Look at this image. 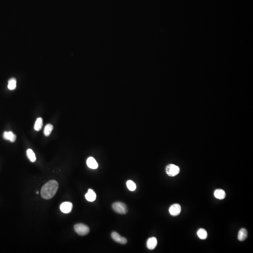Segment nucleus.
Here are the masks:
<instances>
[{
	"label": "nucleus",
	"mask_w": 253,
	"mask_h": 253,
	"mask_svg": "<svg viewBox=\"0 0 253 253\" xmlns=\"http://www.w3.org/2000/svg\"><path fill=\"white\" fill-rule=\"evenodd\" d=\"M111 237L114 241L120 244L124 245L127 243V239L120 236L119 234L116 231H114L112 233Z\"/></svg>",
	"instance_id": "5"
},
{
	"label": "nucleus",
	"mask_w": 253,
	"mask_h": 253,
	"mask_svg": "<svg viewBox=\"0 0 253 253\" xmlns=\"http://www.w3.org/2000/svg\"><path fill=\"white\" fill-rule=\"evenodd\" d=\"M72 208V203L68 202H66L61 203L60 207L61 212L65 214L70 213L71 211Z\"/></svg>",
	"instance_id": "7"
},
{
	"label": "nucleus",
	"mask_w": 253,
	"mask_h": 253,
	"mask_svg": "<svg viewBox=\"0 0 253 253\" xmlns=\"http://www.w3.org/2000/svg\"><path fill=\"white\" fill-rule=\"evenodd\" d=\"M182 210L181 206L179 204H174L171 206L169 208V213L172 216H178L180 214Z\"/></svg>",
	"instance_id": "6"
},
{
	"label": "nucleus",
	"mask_w": 253,
	"mask_h": 253,
	"mask_svg": "<svg viewBox=\"0 0 253 253\" xmlns=\"http://www.w3.org/2000/svg\"><path fill=\"white\" fill-rule=\"evenodd\" d=\"M26 155L29 159L32 162H34L36 160V157L34 151L31 149H29L26 151Z\"/></svg>",
	"instance_id": "14"
},
{
	"label": "nucleus",
	"mask_w": 253,
	"mask_h": 253,
	"mask_svg": "<svg viewBox=\"0 0 253 253\" xmlns=\"http://www.w3.org/2000/svg\"><path fill=\"white\" fill-rule=\"evenodd\" d=\"M53 127L51 124H48L45 127L44 130V134L46 136H48L52 133Z\"/></svg>",
	"instance_id": "17"
},
{
	"label": "nucleus",
	"mask_w": 253,
	"mask_h": 253,
	"mask_svg": "<svg viewBox=\"0 0 253 253\" xmlns=\"http://www.w3.org/2000/svg\"><path fill=\"white\" fill-rule=\"evenodd\" d=\"M126 184H127L128 188L131 191H134L136 189V186L135 183L131 180L128 181L126 183Z\"/></svg>",
	"instance_id": "19"
},
{
	"label": "nucleus",
	"mask_w": 253,
	"mask_h": 253,
	"mask_svg": "<svg viewBox=\"0 0 253 253\" xmlns=\"http://www.w3.org/2000/svg\"><path fill=\"white\" fill-rule=\"evenodd\" d=\"M37 194H39V192H37Z\"/></svg>",
	"instance_id": "20"
},
{
	"label": "nucleus",
	"mask_w": 253,
	"mask_h": 253,
	"mask_svg": "<svg viewBox=\"0 0 253 253\" xmlns=\"http://www.w3.org/2000/svg\"><path fill=\"white\" fill-rule=\"evenodd\" d=\"M167 174L171 177L176 176L180 171L179 167L174 164H169L167 166L166 169Z\"/></svg>",
	"instance_id": "4"
},
{
	"label": "nucleus",
	"mask_w": 253,
	"mask_h": 253,
	"mask_svg": "<svg viewBox=\"0 0 253 253\" xmlns=\"http://www.w3.org/2000/svg\"><path fill=\"white\" fill-rule=\"evenodd\" d=\"M17 86V81L14 78H12L9 81L8 87L10 90H15Z\"/></svg>",
	"instance_id": "18"
},
{
	"label": "nucleus",
	"mask_w": 253,
	"mask_h": 253,
	"mask_svg": "<svg viewBox=\"0 0 253 253\" xmlns=\"http://www.w3.org/2000/svg\"><path fill=\"white\" fill-rule=\"evenodd\" d=\"M247 231L245 228H241L239 231L238 234V239L239 241H245L247 237Z\"/></svg>",
	"instance_id": "12"
},
{
	"label": "nucleus",
	"mask_w": 253,
	"mask_h": 253,
	"mask_svg": "<svg viewBox=\"0 0 253 253\" xmlns=\"http://www.w3.org/2000/svg\"><path fill=\"white\" fill-rule=\"evenodd\" d=\"M158 244V241L155 237H151L148 239L146 246L148 249L150 250H153L155 249Z\"/></svg>",
	"instance_id": "8"
},
{
	"label": "nucleus",
	"mask_w": 253,
	"mask_h": 253,
	"mask_svg": "<svg viewBox=\"0 0 253 253\" xmlns=\"http://www.w3.org/2000/svg\"><path fill=\"white\" fill-rule=\"evenodd\" d=\"M87 165L89 168L96 169L98 167V164L93 157H89L86 161Z\"/></svg>",
	"instance_id": "10"
},
{
	"label": "nucleus",
	"mask_w": 253,
	"mask_h": 253,
	"mask_svg": "<svg viewBox=\"0 0 253 253\" xmlns=\"http://www.w3.org/2000/svg\"><path fill=\"white\" fill-rule=\"evenodd\" d=\"M112 208L114 211L120 214H125L128 212L127 207L123 203L115 202L112 205Z\"/></svg>",
	"instance_id": "2"
},
{
	"label": "nucleus",
	"mask_w": 253,
	"mask_h": 253,
	"mask_svg": "<svg viewBox=\"0 0 253 253\" xmlns=\"http://www.w3.org/2000/svg\"><path fill=\"white\" fill-rule=\"evenodd\" d=\"M85 198L89 202H92L95 201L96 198V194L93 190L89 189L87 193L85 194Z\"/></svg>",
	"instance_id": "11"
},
{
	"label": "nucleus",
	"mask_w": 253,
	"mask_h": 253,
	"mask_svg": "<svg viewBox=\"0 0 253 253\" xmlns=\"http://www.w3.org/2000/svg\"><path fill=\"white\" fill-rule=\"evenodd\" d=\"M3 137L5 140L10 141L12 143L15 142L17 138L16 136L12 131L4 132L3 135Z\"/></svg>",
	"instance_id": "9"
},
{
	"label": "nucleus",
	"mask_w": 253,
	"mask_h": 253,
	"mask_svg": "<svg viewBox=\"0 0 253 253\" xmlns=\"http://www.w3.org/2000/svg\"><path fill=\"white\" fill-rule=\"evenodd\" d=\"M42 126H43V120L42 118H37L34 125V130L39 131L42 128Z\"/></svg>",
	"instance_id": "16"
},
{
	"label": "nucleus",
	"mask_w": 253,
	"mask_h": 253,
	"mask_svg": "<svg viewBox=\"0 0 253 253\" xmlns=\"http://www.w3.org/2000/svg\"><path fill=\"white\" fill-rule=\"evenodd\" d=\"M214 195L216 198L219 199V200H222L226 197V194L224 190H221V189H218V190H215L214 192Z\"/></svg>",
	"instance_id": "13"
},
{
	"label": "nucleus",
	"mask_w": 253,
	"mask_h": 253,
	"mask_svg": "<svg viewBox=\"0 0 253 253\" xmlns=\"http://www.w3.org/2000/svg\"><path fill=\"white\" fill-rule=\"evenodd\" d=\"M197 234L198 237L201 239H206L208 236L206 231L203 228L199 229L197 232Z\"/></svg>",
	"instance_id": "15"
},
{
	"label": "nucleus",
	"mask_w": 253,
	"mask_h": 253,
	"mask_svg": "<svg viewBox=\"0 0 253 253\" xmlns=\"http://www.w3.org/2000/svg\"><path fill=\"white\" fill-rule=\"evenodd\" d=\"M59 184L57 181L51 180L42 187L40 192L41 197L46 200H49L55 196L58 189Z\"/></svg>",
	"instance_id": "1"
},
{
	"label": "nucleus",
	"mask_w": 253,
	"mask_h": 253,
	"mask_svg": "<svg viewBox=\"0 0 253 253\" xmlns=\"http://www.w3.org/2000/svg\"><path fill=\"white\" fill-rule=\"evenodd\" d=\"M74 230L81 236L87 235L90 232V228L86 225L82 223L76 224L74 226Z\"/></svg>",
	"instance_id": "3"
}]
</instances>
